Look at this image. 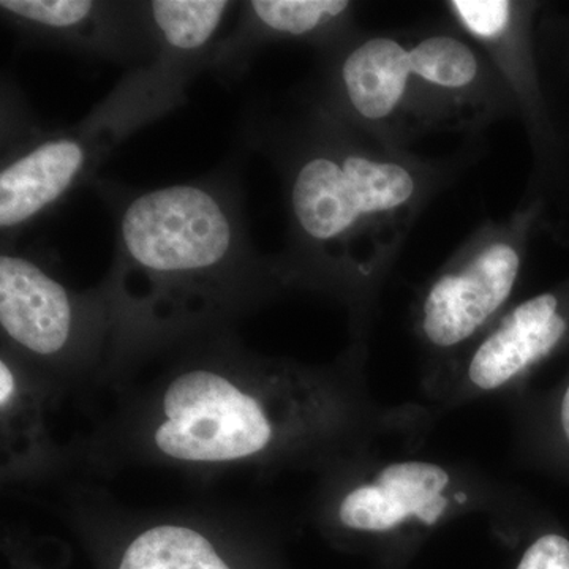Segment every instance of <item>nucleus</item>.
<instances>
[{
    "label": "nucleus",
    "instance_id": "423d86ee",
    "mask_svg": "<svg viewBox=\"0 0 569 569\" xmlns=\"http://www.w3.org/2000/svg\"><path fill=\"white\" fill-rule=\"evenodd\" d=\"M3 92L0 238L17 246L32 224L50 216L74 190L96 181L103 160L69 127L40 126Z\"/></svg>",
    "mask_w": 569,
    "mask_h": 569
},
{
    "label": "nucleus",
    "instance_id": "20e7f679",
    "mask_svg": "<svg viewBox=\"0 0 569 569\" xmlns=\"http://www.w3.org/2000/svg\"><path fill=\"white\" fill-rule=\"evenodd\" d=\"M149 7L156 26V54L127 70L111 92L73 123L103 160L127 138L186 103L187 88L206 71L224 18L238 2L151 0Z\"/></svg>",
    "mask_w": 569,
    "mask_h": 569
},
{
    "label": "nucleus",
    "instance_id": "0eeeda50",
    "mask_svg": "<svg viewBox=\"0 0 569 569\" xmlns=\"http://www.w3.org/2000/svg\"><path fill=\"white\" fill-rule=\"evenodd\" d=\"M569 342V290L519 302L425 396L440 413L526 388L535 369Z\"/></svg>",
    "mask_w": 569,
    "mask_h": 569
},
{
    "label": "nucleus",
    "instance_id": "9b49d317",
    "mask_svg": "<svg viewBox=\"0 0 569 569\" xmlns=\"http://www.w3.org/2000/svg\"><path fill=\"white\" fill-rule=\"evenodd\" d=\"M411 77L410 50L388 37H372L340 54L332 84L347 112L383 122L399 110Z\"/></svg>",
    "mask_w": 569,
    "mask_h": 569
},
{
    "label": "nucleus",
    "instance_id": "39448f33",
    "mask_svg": "<svg viewBox=\"0 0 569 569\" xmlns=\"http://www.w3.org/2000/svg\"><path fill=\"white\" fill-rule=\"evenodd\" d=\"M0 326L10 348L47 362L91 355L111 335L100 288L74 293L44 258L18 246L0 253Z\"/></svg>",
    "mask_w": 569,
    "mask_h": 569
},
{
    "label": "nucleus",
    "instance_id": "2eb2a0df",
    "mask_svg": "<svg viewBox=\"0 0 569 569\" xmlns=\"http://www.w3.org/2000/svg\"><path fill=\"white\" fill-rule=\"evenodd\" d=\"M451 10L468 32L485 40L503 36L512 17V3L507 0H455Z\"/></svg>",
    "mask_w": 569,
    "mask_h": 569
},
{
    "label": "nucleus",
    "instance_id": "ddd939ff",
    "mask_svg": "<svg viewBox=\"0 0 569 569\" xmlns=\"http://www.w3.org/2000/svg\"><path fill=\"white\" fill-rule=\"evenodd\" d=\"M119 569H231L211 539L192 527L162 523L127 546Z\"/></svg>",
    "mask_w": 569,
    "mask_h": 569
},
{
    "label": "nucleus",
    "instance_id": "f257e3e1",
    "mask_svg": "<svg viewBox=\"0 0 569 569\" xmlns=\"http://www.w3.org/2000/svg\"><path fill=\"white\" fill-rule=\"evenodd\" d=\"M92 186L114 220V257L99 288L126 350L211 328L287 282L279 260L250 241L233 168L157 189Z\"/></svg>",
    "mask_w": 569,
    "mask_h": 569
},
{
    "label": "nucleus",
    "instance_id": "4468645a",
    "mask_svg": "<svg viewBox=\"0 0 569 569\" xmlns=\"http://www.w3.org/2000/svg\"><path fill=\"white\" fill-rule=\"evenodd\" d=\"M410 58L413 78L433 88L460 91L478 78L477 54L456 37H427L410 48Z\"/></svg>",
    "mask_w": 569,
    "mask_h": 569
},
{
    "label": "nucleus",
    "instance_id": "9d476101",
    "mask_svg": "<svg viewBox=\"0 0 569 569\" xmlns=\"http://www.w3.org/2000/svg\"><path fill=\"white\" fill-rule=\"evenodd\" d=\"M347 0H249L239 2L233 31L217 40L206 71L220 82L244 77L266 44L282 40H326L350 13Z\"/></svg>",
    "mask_w": 569,
    "mask_h": 569
},
{
    "label": "nucleus",
    "instance_id": "f8f14e48",
    "mask_svg": "<svg viewBox=\"0 0 569 569\" xmlns=\"http://www.w3.org/2000/svg\"><path fill=\"white\" fill-rule=\"evenodd\" d=\"M520 456L538 466L569 468V377L546 395L522 388L508 396Z\"/></svg>",
    "mask_w": 569,
    "mask_h": 569
},
{
    "label": "nucleus",
    "instance_id": "7ed1b4c3",
    "mask_svg": "<svg viewBox=\"0 0 569 569\" xmlns=\"http://www.w3.org/2000/svg\"><path fill=\"white\" fill-rule=\"evenodd\" d=\"M468 516H485L511 542L530 518L518 489L475 463L377 451L329 468L317 509L326 529L400 569L438 530Z\"/></svg>",
    "mask_w": 569,
    "mask_h": 569
},
{
    "label": "nucleus",
    "instance_id": "6e6552de",
    "mask_svg": "<svg viewBox=\"0 0 569 569\" xmlns=\"http://www.w3.org/2000/svg\"><path fill=\"white\" fill-rule=\"evenodd\" d=\"M522 257L507 241L490 242L441 272L426 288L417 332L427 358L421 389L451 369L503 316L518 284Z\"/></svg>",
    "mask_w": 569,
    "mask_h": 569
},
{
    "label": "nucleus",
    "instance_id": "1a4fd4ad",
    "mask_svg": "<svg viewBox=\"0 0 569 569\" xmlns=\"http://www.w3.org/2000/svg\"><path fill=\"white\" fill-rule=\"evenodd\" d=\"M0 13L21 41L132 70L156 54L149 2L2 0Z\"/></svg>",
    "mask_w": 569,
    "mask_h": 569
},
{
    "label": "nucleus",
    "instance_id": "dca6fc26",
    "mask_svg": "<svg viewBox=\"0 0 569 569\" xmlns=\"http://www.w3.org/2000/svg\"><path fill=\"white\" fill-rule=\"evenodd\" d=\"M515 569H569V538L552 527L535 529Z\"/></svg>",
    "mask_w": 569,
    "mask_h": 569
},
{
    "label": "nucleus",
    "instance_id": "f03ea898",
    "mask_svg": "<svg viewBox=\"0 0 569 569\" xmlns=\"http://www.w3.org/2000/svg\"><path fill=\"white\" fill-rule=\"evenodd\" d=\"M241 138L279 162L284 174L293 242L279 260L284 280L362 293L356 244L378 219L413 201L415 176L356 148L326 114L288 129L263 108L250 107Z\"/></svg>",
    "mask_w": 569,
    "mask_h": 569
},
{
    "label": "nucleus",
    "instance_id": "f3484780",
    "mask_svg": "<svg viewBox=\"0 0 569 569\" xmlns=\"http://www.w3.org/2000/svg\"><path fill=\"white\" fill-rule=\"evenodd\" d=\"M381 569H400V568H387V567H381Z\"/></svg>",
    "mask_w": 569,
    "mask_h": 569
}]
</instances>
